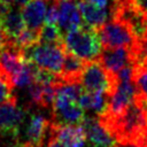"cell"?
<instances>
[{
    "label": "cell",
    "mask_w": 147,
    "mask_h": 147,
    "mask_svg": "<svg viewBox=\"0 0 147 147\" xmlns=\"http://www.w3.org/2000/svg\"><path fill=\"white\" fill-rule=\"evenodd\" d=\"M64 36L65 49L85 61L96 59L102 51V44L96 29L86 24L67 32Z\"/></svg>",
    "instance_id": "1"
},
{
    "label": "cell",
    "mask_w": 147,
    "mask_h": 147,
    "mask_svg": "<svg viewBox=\"0 0 147 147\" xmlns=\"http://www.w3.org/2000/svg\"><path fill=\"white\" fill-rule=\"evenodd\" d=\"M102 48H115V47H127L134 52L140 51V44L130 28V25L117 18H111V21L106 22L99 29H96Z\"/></svg>",
    "instance_id": "2"
},
{
    "label": "cell",
    "mask_w": 147,
    "mask_h": 147,
    "mask_svg": "<svg viewBox=\"0 0 147 147\" xmlns=\"http://www.w3.org/2000/svg\"><path fill=\"white\" fill-rule=\"evenodd\" d=\"M80 85L90 92H102L108 98L115 92L118 85L116 74L108 71L98 59L87 61L80 76Z\"/></svg>",
    "instance_id": "3"
},
{
    "label": "cell",
    "mask_w": 147,
    "mask_h": 147,
    "mask_svg": "<svg viewBox=\"0 0 147 147\" xmlns=\"http://www.w3.org/2000/svg\"><path fill=\"white\" fill-rule=\"evenodd\" d=\"M67 49L63 44L37 42L24 49L25 59L39 68L60 74Z\"/></svg>",
    "instance_id": "4"
},
{
    "label": "cell",
    "mask_w": 147,
    "mask_h": 147,
    "mask_svg": "<svg viewBox=\"0 0 147 147\" xmlns=\"http://www.w3.org/2000/svg\"><path fill=\"white\" fill-rule=\"evenodd\" d=\"M53 122L62 124H82L85 118L84 109L78 101L56 90V94L52 106Z\"/></svg>",
    "instance_id": "5"
},
{
    "label": "cell",
    "mask_w": 147,
    "mask_h": 147,
    "mask_svg": "<svg viewBox=\"0 0 147 147\" xmlns=\"http://www.w3.org/2000/svg\"><path fill=\"white\" fill-rule=\"evenodd\" d=\"M25 119V111L18 108L16 96L0 103V133L16 137Z\"/></svg>",
    "instance_id": "6"
},
{
    "label": "cell",
    "mask_w": 147,
    "mask_h": 147,
    "mask_svg": "<svg viewBox=\"0 0 147 147\" xmlns=\"http://www.w3.org/2000/svg\"><path fill=\"white\" fill-rule=\"evenodd\" d=\"M137 52L127 47L102 48L101 53L96 57L99 62L110 72L117 74L122 68L126 65H134Z\"/></svg>",
    "instance_id": "7"
},
{
    "label": "cell",
    "mask_w": 147,
    "mask_h": 147,
    "mask_svg": "<svg viewBox=\"0 0 147 147\" xmlns=\"http://www.w3.org/2000/svg\"><path fill=\"white\" fill-rule=\"evenodd\" d=\"M48 137L56 138L65 147H83L86 142V133L80 124L51 122Z\"/></svg>",
    "instance_id": "8"
},
{
    "label": "cell",
    "mask_w": 147,
    "mask_h": 147,
    "mask_svg": "<svg viewBox=\"0 0 147 147\" xmlns=\"http://www.w3.org/2000/svg\"><path fill=\"white\" fill-rule=\"evenodd\" d=\"M26 62L24 51L10 41L0 49V69L10 78L14 84L15 77L21 72Z\"/></svg>",
    "instance_id": "9"
},
{
    "label": "cell",
    "mask_w": 147,
    "mask_h": 147,
    "mask_svg": "<svg viewBox=\"0 0 147 147\" xmlns=\"http://www.w3.org/2000/svg\"><path fill=\"white\" fill-rule=\"evenodd\" d=\"M86 133V138L98 147H116V139L107 131V129L99 122V118L88 116L84 118L80 124Z\"/></svg>",
    "instance_id": "10"
},
{
    "label": "cell",
    "mask_w": 147,
    "mask_h": 147,
    "mask_svg": "<svg viewBox=\"0 0 147 147\" xmlns=\"http://www.w3.org/2000/svg\"><path fill=\"white\" fill-rule=\"evenodd\" d=\"M49 0H30L21 9L25 26L33 31H39L44 24L46 8Z\"/></svg>",
    "instance_id": "11"
},
{
    "label": "cell",
    "mask_w": 147,
    "mask_h": 147,
    "mask_svg": "<svg viewBox=\"0 0 147 147\" xmlns=\"http://www.w3.org/2000/svg\"><path fill=\"white\" fill-rule=\"evenodd\" d=\"M57 25L60 26L61 31L64 33L83 25L79 8L74 0H65L59 2Z\"/></svg>",
    "instance_id": "12"
},
{
    "label": "cell",
    "mask_w": 147,
    "mask_h": 147,
    "mask_svg": "<svg viewBox=\"0 0 147 147\" xmlns=\"http://www.w3.org/2000/svg\"><path fill=\"white\" fill-rule=\"evenodd\" d=\"M0 25L9 37L10 40H14L24 29L25 23L21 13L15 6H9L6 9L0 11Z\"/></svg>",
    "instance_id": "13"
},
{
    "label": "cell",
    "mask_w": 147,
    "mask_h": 147,
    "mask_svg": "<svg viewBox=\"0 0 147 147\" xmlns=\"http://www.w3.org/2000/svg\"><path fill=\"white\" fill-rule=\"evenodd\" d=\"M86 62L87 61H85L67 51L63 63H62V69L59 74L62 83L80 84V76L85 68Z\"/></svg>",
    "instance_id": "14"
},
{
    "label": "cell",
    "mask_w": 147,
    "mask_h": 147,
    "mask_svg": "<svg viewBox=\"0 0 147 147\" xmlns=\"http://www.w3.org/2000/svg\"><path fill=\"white\" fill-rule=\"evenodd\" d=\"M78 8L85 24L93 29H99L101 25H103L110 15V9L99 7L85 0L78 1Z\"/></svg>",
    "instance_id": "15"
},
{
    "label": "cell",
    "mask_w": 147,
    "mask_h": 147,
    "mask_svg": "<svg viewBox=\"0 0 147 147\" xmlns=\"http://www.w3.org/2000/svg\"><path fill=\"white\" fill-rule=\"evenodd\" d=\"M51 122L42 115L33 114L30 116V122L26 127V142L34 146H41L48 136Z\"/></svg>",
    "instance_id": "16"
},
{
    "label": "cell",
    "mask_w": 147,
    "mask_h": 147,
    "mask_svg": "<svg viewBox=\"0 0 147 147\" xmlns=\"http://www.w3.org/2000/svg\"><path fill=\"white\" fill-rule=\"evenodd\" d=\"M77 101L83 109L93 110L98 115H101L108 108L109 98L102 92H90L83 88Z\"/></svg>",
    "instance_id": "17"
},
{
    "label": "cell",
    "mask_w": 147,
    "mask_h": 147,
    "mask_svg": "<svg viewBox=\"0 0 147 147\" xmlns=\"http://www.w3.org/2000/svg\"><path fill=\"white\" fill-rule=\"evenodd\" d=\"M63 32L57 24H44L39 30V41L47 44H63Z\"/></svg>",
    "instance_id": "18"
},
{
    "label": "cell",
    "mask_w": 147,
    "mask_h": 147,
    "mask_svg": "<svg viewBox=\"0 0 147 147\" xmlns=\"http://www.w3.org/2000/svg\"><path fill=\"white\" fill-rule=\"evenodd\" d=\"M21 49H25L37 42H39V31H33L30 29H24L14 40H11Z\"/></svg>",
    "instance_id": "19"
},
{
    "label": "cell",
    "mask_w": 147,
    "mask_h": 147,
    "mask_svg": "<svg viewBox=\"0 0 147 147\" xmlns=\"http://www.w3.org/2000/svg\"><path fill=\"white\" fill-rule=\"evenodd\" d=\"M14 87L15 85L10 80V78L0 69V103L6 102L14 96Z\"/></svg>",
    "instance_id": "20"
},
{
    "label": "cell",
    "mask_w": 147,
    "mask_h": 147,
    "mask_svg": "<svg viewBox=\"0 0 147 147\" xmlns=\"http://www.w3.org/2000/svg\"><path fill=\"white\" fill-rule=\"evenodd\" d=\"M133 82L138 92L147 98V67H133Z\"/></svg>",
    "instance_id": "21"
},
{
    "label": "cell",
    "mask_w": 147,
    "mask_h": 147,
    "mask_svg": "<svg viewBox=\"0 0 147 147\" xmlns=\"http://www.w3.org/2000/svg\"><path fill=\"white\" fill-rule=\"evenodd\" d=\"M26 92L29 96V101L31 105L38 106L41 108V101H42V92H44V85L33 80L26 86Z\"/></svg>",
    "instance_id": "22"
},
{
    "label": "cell",
    "mask_w": 147,
    "mask_h": 147,
    "mask_svg": "<svg viewBox=\"0 0 147 147\" xmlns=\"http://www.w3.org/2000/svg\"><path fill=\"white\" fill-rule=\"evenodd\" d=\"M59 22V2L53 1L45 15L44 24H57Z\"/></svg>",
    "instance_id": "23"
},
{
    "label": "cell",
    "mask_w": 147,
    "mask_h": 147,
    "mask_svg": "<svg viewBox=\"0 0 147 147\" xmlns=\"http://www.w3.org/2000/svg\"><path fill=\"white\" fill-rule=\"evenodd\" d=\"M10 41H11V40L9 39V37L6 34V32L3 31V29H2L1 25H0V49L3 48L5 46H7Z\"/></svg>",
    "instance_id": "24"
},
{
    "label": "cell",
    "mask_w": 147,
    "mask_h": 147,
    "mask_svg": "<svg viewBox=\"0 0 147 147\" xmlns=\"http://www.w3.org/2000/svg\"><path fill=\"white\" fill-rule=\"evenodd\" d=\"M47 147H65L61 141H59L56 138L49 137L47 140Z\"/></svg>",
    "instance_id": "25"
},
{
    "label": "cell",
    "mask_w": 147,
    "mask_h": 147,
    "mask_svg": "<svg viewBox=\"0 0 147 147\" xmlns=\"http://www.w3.org/2000/svg\"><path fill=\"white\" fill-rule=\"evenodd\" d=\"M133 3L142 11L147 13V0H133Z\"/></svg>",
    "instance_id": "26"
},
{
    "label": "cell",
    "mask_w": 147,
    "mask_h": 147,
    "mask_svg": "<svg viewBox=\"0 0 147 147\" xmlns=\"http://www.w3.org/2000/svg\"><path fill=\"white\" fill-rule=\"evenodd\" d=\"M85 1H88L93 5L99 6V7H107L109 3V0H85Z\"/></svg>",
    "instance_id": "27"
},
{
    "label": "cell",
    "mask_w": 147,
    "mask_h": 147,
    "mask_svg": "<svg viewBox=\"0 0 147 147\" xmlns=\"http://www.w3.org/2000/svg\"><path fill=\"white\" fill-rule=\"evenodd\" d=\"M30 0H11V5L15 6V7H20L22 8L24 5H26Z\"/></svg>",
    "instance_id": "28"
},
{
    "label": "cell",
    "mask_w": 147,
    "mask_h": 147,
    "mask_svg": "<svg viewBox=\"0 0 147 147\" xmlns=\"http://www.w3.org/2000/svg\"><path fill=\"white\" fill-rule=\"evenodd\" d=\"M9 6H11V0H0V11Z\"/></svg>",
    "instance_id": "29"
},
{
    "label": "cell",
    "mask_w": 147,
    "mask_h": 147,
    "mask_svg": "<svg viewBox=\"0 0 147 147\" xmlns=\"http://www.w3.org/2000/svg\"><path fill=\"white\" fill-rule=\"evenodd\" d=\"M16 147H41V146H34V145H31L30 142H25L21 146H16Z\"/></svg>",
    "instance_id": "30"
},
{
    "label": "cell",
    "mask_w": 147,
    "mask_h": 147,
    "mask_svg": "<svg viewBox=\"0 0 147 147\" xmlns=\"http://www.w3.org/2000/svg\"><path fill=\"white\" fill-rule=\"evenodd\" d=\"M53 1H56V2H61V1H65V0H53Z\"/></svg>",
    "instance_id": "31"
},
{
    "label": "cell",
    "mask_w": 147,
    "mask_h": 147,
    "mask_svg": "<svg viewBox=\"0 0 147 147\" xmlns=\"http://www.w3.org/2000/svg\"><path fill=\"white\" fill-rule=\"evenodd\" d=\"M88 147H98V146H95V145H92V146H88Z\"/></svg>",
    "instance_id": "32"
}]
</instances>
